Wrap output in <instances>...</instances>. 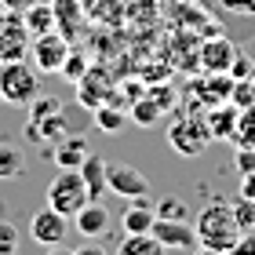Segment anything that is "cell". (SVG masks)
I'll return each mask as SVG.
<instances>
[{"label":"cell","instance_id":"13","mask_svg":"<svg viewBox=\"0 0 255 255\" xmlns=\"http://www.w3.org/2000/svg\"><path fill=\"white\" fill-rule=\"evenodd\" d=\"M73 226L80 230V237H102L110 230V212L99 201H88L80 212L73 215Z\"/></svg>","mask_w":255,"mask_h":255},{"label":"cell","instance_id":"18","mask_svg":"<svg viewBox=\"0 0 255 255\" xmlns=\"http://www.w3.org/2000/svg\"><path fill=\"white\" fill-rule=\"evenodd\" d=\"M88 153H91V149H88V142L73 135V138H66V142H59V146H55V157H51V160H59V168H80Z\"/></svg>","mask_w":255,"mask_h":255},{"label":"cell","instance_id":"10","mask_svg":"<svg viewBox=\"0 0 255 255\" xmlns=\"http://www.w3.org/2000/svg\"><path fill=\"white\" fill-rule=\"evenodd\" d=\"M66 230H69V219L59 215L55 208H44V212H37V215H33V223H29L33 241H37V245H44V248L62 245V241H66Z\"/></svg>","mask_w":255,"mask_h":255},{"label":"cell","instance_id":"6","mask_svg":"<svg viewBox=\"0 0 255 255\" xmlns=\"http://www.w3.org/2000/svg\"><path fill=\"white\" fill-rule=\"evenodd\" d=\"M106 190L124 201H138L149 193V179L135 164H106Z\"/></svg>","mask_w":255,"mask_h":255},{"label":"cell","instance_id":"26","mask_svg":"<svg viewBox=\"0 0 255 255\" xmlns=\"http://www.w3.org/2000/svg\"><path fill=\"white\" fill-rule=\"evenodd\" d=\"M15 252H18V230L15 223L0 219V255H15Z\"/></svg>","mask_w":255,"mask_h":255},{"label":"cell","instance_id":"12","mask_svg":"<svg viewBox=\"0 0 255 255\" xmlns=\"http://www.w3.org/2000/svg\"><path fill=\"white\" fill-rule=\"evenodd\" d=\"M110 80H106V73H102V69H88L84 77L77 80V99H80V106H102V102L110 99Z\"/></svg>","mask_w":255,"mask_h":255},{"label":"cell","instance_id":"36","mask_svg":"<svg viewBox=\"0 0 255 255\" xmlns=\"http://www.w3.org/2000/svg\"><path fill=\"white\" fill-rule=\"evenodd\" d=\"M4 4H7V7H22L26 0H4Z\"/></svg>","mask_w":255,"mask_h":255},{"label":"cell","instance_id":"25","mask_svg":"<svg viewBox=\"0 0 255 255\" xmlns=\"http://www.w3.org/2000/svg\"><path fill=\"white\" fill-rule=\"evenodd\" d=\"M230 80H234V84H237V80H255V62L248 59L245 51H237V55H234V66H230Z\"/></svg>","mask_w":255,"mask_h":255},{"label":"cell","instance_id":"30","mask_svg":"<svg viewBox=\"0 0 255 255\" xmlns=\"http://www.w3.org/2000/svg\"><path fill=\"white\" fill-rule=\"evenodd\" d=\"M237 171H255V146H241V153H237Z\"/></svg>","mask_w":255,"mask_h":255},{"label":"cell","instance_id":"1","mask_svg":"<svg viewBox=\"0 0 255 255\" xmlns=\"http://www.w3.org/2000/svg\"><path fill=\"white\" fill-rule=\"evenodd\" d=\"M197 241L208 248H219V252H230L237 245V237H241V223H237V215H234V204H226V201H212V204H204V212L197 215Z\"/></svg>","mask_w":255,"mask_h":255},{"label":"cell","instance_id":"39","mask_svg":"<svg viewBox=\"0 0 255 255\" xmlns=\"http://www.w3.org/2000/svg\"><path fill=\"white\" fill-rule=\"evenodd\" d=\"M252 88H255V84H252Z\"/></svg>","mask_w":255,"mask_h":255},{"label":"cell","instance_id":"15","mask_svg":"<svg viewBox=\"0 0 255 255\" xmlns=\"http://www.w3.org/2000/svg\"><path fill=\"white\" fill-rule=\"evenodd\" d=\"M237 117H241V113L234 110V102H219V106L208 113L212 138H234V131H237Z\"/></svg>","mask_w":255,"mask_h":255},{"label":"cell","instance_id":"22","mask_svg":"<svg viewBox=\"0 0 255 255\" xmlns=\"http://www.w3.org/2000/svg\"><path fill=\"white\" fill-rule=\"evenodd\" d=\"M160 117H164V110L157 106V99H149V95L135 99V106H131V121H135L138 128H153Z\"/></svg>","mask_w":255,"mask_h":255},{"label":"cell","instance_id":"37","mask_svg":"<svg viewBox=\"0 0 255 255\" xmlns=\"http://www.w3.org/2000/svg\"><path fill=\"white\" fill-rule=\"evenodd\" d=\"M4 18H7V11H4V7H0V26H4Z\"/></svg>","mask_w":255,"mask_h":255},{"label":"cell","instance_id":"4","mask_svg":"<svg viewBox=\"0 0 255 255\" xmlns=\"http://www.w3.org/2000/svg\"><path fill=\"white\" fill-rule=\"evenodd\" d=\"M168 142L175 153L182 157H197L201 149L212 142V128H208V117H179L175 124L168 128Z\"/></svg>","mask_w":255,"mask_h":255},{"label":"cell","instance_id":"33","mask_svg":"<svg viewBox=\"0 0 255 255\" xmlns=\"http://www.w3.org/2000/svg\"><path fill=\"white\" fill-rule=\"evenodd\" d=\"M73 255H106V248H102V245H95V237H84V245H80Z\"/></svg>","mask_w":255,"mask_h":255},{"label":"cell","instance_id":"31","mask_svg":"<svg viewBox=\"0 0 255 255\" xmlns=\"http://www.w3.org/2000/svg\"><path fill=\"white\" fill-rule=\"evenodd\" d=\"M226 11H237V15H255V0H223Z\"/></svg>","mask_w":255,"mask_h":255},{"label":"cell","instance_id":"28","mask_svg":"<svg viewBox=\"0 0 255 255\" xmlns=\"http://www.w3.org/2000/svg\"><path fill=\"white\" fill-rule=\"evenodd\" d=\"M234 215H237V223H241V230H255V201H241L234 204Z\"/></svg>","mask_w":255,"mask_h":255},{"label":"cell","instance_id":"27","mask_svg":"<svg viewBox=\"0 0 255 255\" xmlns=\"http://www.w3.org/2000/svg\"><path fill=\"white\" fill-rule=\"evenodd\" d=\"M153 212H157L160 219H186V215H190V212H186V204H182L179 197H164V201H160Z\"/></svg>","mask_w":255,"mask_h":255},{"label":"cell","instance_id":"5","mask_svg":"<svg viewBox=\"0 0 255 255\" xmlns=\"http://www.w3.org/2000/svg\"><path fill=\"white\" fill-rule=\"evenodd\" d=\"M29 106H33V117H29L26 128H22L29 142H48V138H55V135L66 131V117H62V110L55 106V102H48V99H33Z\"/></svg>","mask_w":255,"mask_h":255},{"label":"cell","instance_id":"16","mask_svg":"<svg viewBox=\"0 0 255 255\" xmlns=\"http://www.w3.org/2000/svg\"><path fill=\"white\" fill-rule=\"evenodd\" d=\"M117 255H168V248L153 234H124V241L117 245Z\"/></svg>","mask_w":255,"mask_h":255},{"label":"cell","instance_id":"29","mask_svg":"<svg viewBox=\"0 0 255 255\" xmlns=\"http://www.w3.org/2000/svg\"><path fill=\"white\" fill-rule=\"evenodd\" d=\"M226 255H255V230H241L237 245L230 248Z\"/></svg>","mask_w":255,"mask_h":255},{"label":"cell","instance_id":"23","mask_svg":"<svg viewBox=\"0 0 255 255\" xmlns=\"http://www.w3.org/2000/svg\"><path fill=\"white\" fill-rule=\"evenodd\" d=\"M234 138H237L241 146H255V106H248V110L237 117V131H234Z\"/></svg>","mask_w":255,"mask_h":255},{"label":"cell","instance_id":"20","mask_svg":"<svg viewBox=\"0 0 255 255\" xmlns=\"http://www.w3.org/2000/svg\"><path fill=\"white\" fill-rule=\"evenodd\" d=\"M26 171V157H22L18 146L0 142V179H18Z\"/></svg>","mask_w":255,"mask_h":255},{"label":"cell","instance_id":"19","mask_svg":"<svg viewBox=\"0 0 255 255\" xmlns=\"http://www.w3.org/2000/svg\"><path fill=\"white\" fill-rule=\"evenodd\" d=\"M153 223H157V212H153V208H146V204H131L124 212V219H121L124 234H149Z\"/></svg>","mask_w":255,"mask_h":255},{"label":"cell","instance_id":"2","mask_svg":"<svg viewBox=\"0 0 255 255\" xmlns=\"http://www.w3.org/2000/svg\"><path fill=\"white\" fill-rule=\"evenodd\" d=\"M88 201L91 197H88V186H84V179H80V171L77 168H59V175H55L51 186H48V208H55V212L66 215V219H73Z\"/></svg>","mask_w":255,"mask_h":255},{"label":"cell","instance_id":"35","mask_svg":"<svg viewBox=\"0 0 255 255\" xmlns=\"http://www.w3.org/2000/svg\"><path fill=\"white\" fill-rule=\"evenodd\" d=\"M193 255H223V252H219V248H208V245H201V248H197Z\"/></svg>","mask_w":255,"mask_h":255},{"label":"cell","instance_id":"38","mask_svg":"<svg viewBox=\"0 0 255 255\" xmlns=\"http://www.w3.org/2000/svg\"><path fill=\"white\" fill-rule=\"evenodd\" d=\"M0 102H4V99H0Z\"/></svg>","mask_w":255,"mask_h":255},{"label":"cell","instance_id":"32","mask_svg":"<svg viewBox=\"0 0 255 255\" xmlns=\"http://www.w3.org/2000/svg\"><path fill=\"white\" fill-rule=\"evenodd\" d=\"M241 197L255 201V171H241Z\"/></svg>","mask_w":255,"mask_h":255},{"label":"cell","instance_id":"34","mask_svg":"<svg viewBox=\"0 0 255 255\" xmlns=\"http://www.w3.org/2000/svg\"><path fill=\"white\" fill-rule=\"evenodd\" d=\"M44 255H73V252H69V248H62V245H51V248L44 252Z\"/></svg>","mask_w":255,"mask_h":255},{"label":"cell","instance_id":"9","mask_svg":"<svg viewBox=\"0 0 255 255\" xmlns=\"http://www.w3.org/2000/svg\"><path fill=\"white\" fill-rule=\"evenodd\" d=\"M149 234H153L168 252H186V248L197 245V230L186 223V219H160L157 215V223H153Z\"/></svg>","mask_w":255,"mask_h":255},{"label":"cell","instance_id":"11","mask_svg":"<svg viewBox=\"0 0 255 255\" xmlns=\"http://www.w3.org/2000/svg\"><path fill=\"white\" fill-rule=\"evenodd\" d=\"M234 40H226V37H215V40H204L201 44V62L208 73H230V66H234Z\"/></svg>","mask_w":255,"mask_h":255},{"label":"cell","instance_id":"7","mask_svg":"<svg viewBox=\"0 0 255 255\" xmlns=\"http://www.w3.org/2000/svg\"><path fill=\"white\" fill-rule=\"evenodd\" d=\"M29 51V29L22 15H7L0 26V66L4 62H22Z\"/></svg>","mask_w":255,"mask_h":255},{"label":"cell","instance_id":"17","mask_svg":"<svg viewBox=\"0 0 255 255\" xmlns=\"http://www.w3.org/2000/svg\"><path fill=\"white\" fill-rule=\"evenodd\" d=\"M91 113H95V128L102 135H121L128 128V117L121 113V106H113V102H102V106H95Z\"/></svg>","mask_w":255,"mask_h":255},{"label":"cell","instance_id":"8","mask_svg":"<svg viewBox=\"0 0 255 255\" xmlns=\"http://www.w3.org/2000/svg\"><path fill=\"white\" fill-rule=\"evenodd\" d=\"M69 55V44L59 37V33H40L37 40H33V66L40 69V73H59L62 62Z\"/></svg>","mask_w":255,"mask_h":255},{"label":"cell","instance_id":"24","mask_svg":"<svg viewBox=\"0 0 255 255\" xmlns=\"http://www.w3.org/2000/svg\"><path fill=\"white\" fill-rule=\"evenodd\" d=\"M59 73H62L66 80H73V84H77V80H80V77H84V73H88V59H84V55H80V51H69V55H66V62H62V69H59Z\"/></svg>","mask_w":255,"mask_h":255},{"label":"cell","instance_id":"3","mask_svg":"<svg viewBox=\"0 0 255 255\" xmlns=\"http://www.w3.org/2000/svg\"><path fill=\"white\" fill-rule=\"evenodd\" d=\"M40 77L37 69H29V62H4L0 66V99L11 102V106H29L37 99Z\"/></svg>","mask_w":255,"mask_h":255},{"label":"cell","instance_id":"21","mask_svg":"<svg viewBox=\"0 0 255 255\" xmlns=\"http://www.w3.org/2000/svg\"><path fill=\"white\" fill-rule=\"evenodd\" d=\"M26 29L33 33V37H40V33H51L55 29V11L51 7H44V4H37V7H26Z\"/></svg>","mask_w":255,"mask_h":255},{"label":"cell","instance_id":"14","mask_svg":"<svg viewBox=\"0 0 255 255\" xmlns=\"http://www.w3.org/2000/svg\"><path fill=\"white\" fill-rule=\"evenodd\" d=\"M77 171H80V179H84V186H88V197L99 201V197L106 193V160H102L99 153H88L84 164H80Z\"/></svg>","mask_w":255,"mask_h":255}]
</instances>
